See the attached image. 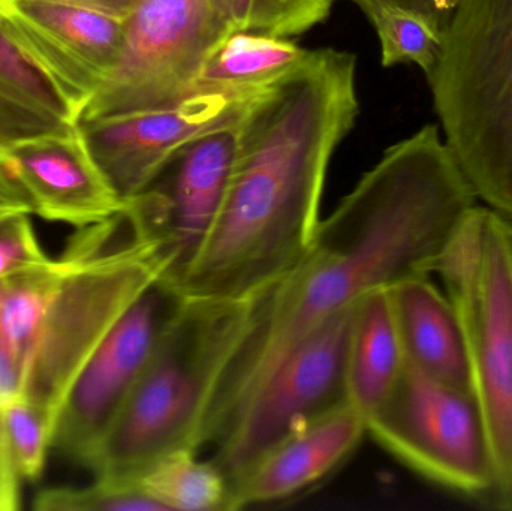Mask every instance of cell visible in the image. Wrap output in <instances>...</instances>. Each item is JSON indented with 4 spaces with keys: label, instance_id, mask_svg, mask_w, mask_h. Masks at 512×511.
Wrapping results in <instances>:
<instances>
[{
    "label": "cell",
    "instance_id": "6da1fadb",
    "mask_svg": "<svg viewBox=\"0 0 512 511\" xmlns=\"http://www.w3.org/2000/svg\"><path fill=\"white\" fill-rule=\"evenodd\" d=\"M477 200L441 126L429 123L388 147L319 221L300 261L254 300L248 335L210 405L203 446L224 437L280 360L333 315L373 288L435 273Z\"/></svg>",
    "mask_w": 512,
    "mask_h": 511
},
{
    "label": "cell",
    "instance_id": "7a4b0ae2",
    "mask_svg": "<svg viewBox=\"0 0 512 511\" xmlns=\"http://www.w3.org/2000/svg\"><path fill=\"white\" fill-rule=\"evenodd\" d=\"M355 69L348 51H309L249 102L224 207L180 297L255 300L300 261L321 221L331 156L360 113Z\"/></svg>",
    "mask_w": 512,
    "mask_h": 511
},
{
    "label": "cell",
    "instance_id": "3957f363",
    "mask_svg": "<svg viewBox=\"0 0 512 511\" xmlns=\"http://www.w3.org/2000/svg\"><path fill=\"white\" fill-rule=\"evenodd\" d=\"M252 312L254 300L182 297L87 470L135 482L168 453L198 452L210 405L248 335Z\"/></svg>",
    "mask_w": 512,
    "mask_h": 511
},
{
    "label": "cell",
    "instance_id": "277c9868",
    "mask_svg": "<svg viewBox=\"0 0 512 511\" xmlns=\"http://www.w3.org/2000/svg\"><path fill=\"white\" fill-rule=\"evenodd\" d=\"M427 81L475 195L512 219V0H460Z\"/></svg>",
    "mask_w": 512,
    "mask_h": 511
},
{
    "label": "cell",
    "instance_id": "5b68a950",
    "mask_svg": "<svg viewBox=\"0 0 512 511\" xmlns=\"http://www.w3.org/2000/svg\"><path fill=\"white\" fill-rule=\"evenodd\" d=\"M125 216L81 228L59 258L51 294L23 372L20 396L56 425L72 381L126 309L162 275L158 255L132 233Z\"/></svg>",
    "mask_w": 512,
    "mask_h": 511
},
{
    "label": "cell",
    "instance_id": "8992f818",
    "mask_svg": "<svg viewBox=\"0 0 512 511\" xmlns=\"http://www.w3.org/2000/svg\"><path fill=\"white\" fill-rule=\"evenodd\" d=\"M435 273L468 336L472 390L492 447L495 482L483 504L512 511V219L477 204Z\"/></svg>",
    "mask_w": 512,
    "mask_h": 511
},
{
    "label": "cell",
    "instance_id": "52a82bcc",
    "mask_svg": "<svg viewBox=\"0 0 512 511\" xmlns=\"http://www.w3.org/2000/svg\"><path fill=\"white\" fill-rule=\"evenodd\" d=\"M367 434L448 491L481 504L492 491V447L474 390L439 383L409 360L393 392L367 419Z\"/></svg>",
    "mask_w": 512,
    "mask_h": 511
},
{
    "label": "cell",
    "instance_id": "ba28073f",
    "mask_svg": "<svg viewBox=\"0 0 512 511\" xmlns=\"http://www.w3.org/2000/svg\"><path fill=\"white\" fill-rule=\"evenodd\" d=\"M230 33L212 0H140L125 17L116 66L77 123L174 107L191 98L204 63Z\"/></svg>",
    "mask_w": 512,
    "mask_h": 511
},
{
    "label": "cell",
    "instance_id": "9c48e42d",
    "mask_svg": "<svg viewBox=\"0 0 512 511\" xmlns=\"http://www.w3.org/2000/svg\"><path fill=\"white\" fill-rule=\"evenodd\" d=\"M237 125L186 141L125 203L122 213L132 236L156 252L162 266L159 279L176 293L224 207L236 159Z\"/></svg>",
    "mask_w": 512,
    "mask_h": 511
},
{
    "label": "cell",
    "instance_id": "30bf717a",
    "mask_svg": "<svg viewBox=\"0 0 512 511\" xmlns=\"http://www.w3.org/2000/svg\"><path fill=\"white\" fill-rule=\"evenodd\" d=\"M354 305L289 351L213 446L210 461L225 474L230 488L289 432L349 402L346 365Z\"/></svg>",
    "mask_w": 512,
    "mask_h": 511
},
{
    "label": "cell",
    "instance_id": "8fae6325",
    "mask_svg": "<svg viewBox=\"0 0 512 511\" xmlns=\"http://www.w3.org/2000/svg\"><path fill=\"white\" fill-rule=\"evenodd\" d=\"M182 297L158 279L126 309L66 392L51 450L86 468L134 392Z\"/></svg>",
    "mask_w": 512,
    "mask_h": 511
},
{
    "label": "cell",
    "instance_id": "7c38bea8",
    "mask_svg": "<svg viewBox=\"0 0 512 511\" xmlns=\"http://www.w3.org/2000/svg\"><path fill=\"white\" fill-rule=\"evenodd\" d=\"M258 93H195L174 107L81 120L77 129L96 167L125 204L186 141L239 122Z\"/></svg>",
    "mask_w": 512,
    "mask_h": 511
},
{
    "label": "cell",
    "instance_id": "4fadbf2b",
    "mask_svg": "<svg viewBox=\"0 0 512 511\" xmlns=\"http://www.w3.org/2000/svg\"><path fill=\"white\" fill-rule=\"evenodd\" d=\"M0 20L77 107L78 117L122 53L125 18L45 0H8Z\"/></svg>",
    "mask_w": 512,
    "mask_h": 511
},
{
    "label": "cell",
    "instance_id": "5bb4252c",
    "mask_svg": "<svg viewBox=\"0 0 512 511\" xmlns=\"http://www.w3.org/2000/svg\"><path fill=\"white\" fill-rule=\"evenodd\" d=\"M0 156L39 218L84 228L125 209L96 167L77 125L68 132L3 146Z\"/></svg>",
    "mask_w": 512,
    "mask_h": 511
},
{
    "label": "cell",
    "instance_id": "9a60e30c",
    "mask_svg": "<svg viewBox=\"0 0 512 511\" xmlns=\"http://www.w3.org/2000/svg\"><path fill=\"white\" fill-rule=\"evenodd\" d=\"M367 417L346 402L271 446L230 488V511L286 500L336 470L360 446Z\"/></svg>",
    "mask_w": 512,
    "mask_h": 511
},
{
    "label": "cell",
    "instance_id": "2e32d148",
    "mask_svg": "<svg viewBox=\"0 0 512 511\" xmlns=\"http://www.w3.org/2000/svg\"><path fill=\"white\" fill-rule=\"evenodd\" d=\"M406 359L433 380L472 390L471 354L459 311L430 276L390 287Z\"/></svg>",
    "mask_w": 512,
    "mask_h": 511
},
{
    "label": "cell",
    "instance_id": "e0dca14e",
    "mask_svg": "<svg viewBox=\"0 0 512 511\" xmlns=\"http://www.w3.org/2000/svg\"><path fill=\"white\" fill-rule=\"evenodd\" d=\"M390 288H373L355 300L348 345V399L369 419L390 396L406 366Z\"/></svg>",
    "mask_w": 512,
    "mask_h": 511
},
{
    "label": "cell",
    "instance_id": "ac0fdd59",
    "mask_svg": "<svg viewBox=\"0 0 512 511\" xmlns=\"http://www.w3.org/2000/svg\"><path fill=\"white\" fill-rule=\"evenodd\" d=\"M307 56L309 51L288 38L233 32L204 63L195 93H258L295 71Z\"/></svg>",
    "mask_w": 512,
    "mask_h": 511
},
{
    "label": "cell",
    "instance_id": "d6986e66",
    "mask_svg": "<svg viewBox=\"0 0 512 511\" xmlns=\"http://www.w3.org/2000/svg\"><path fill=\"white\" fill-rule=\"evenodd\" d=\"M197 453H168L141 474L138 483L162 511H230L227 477Z\"/></svg>",
    "mask_w": 512,
    "mask_h": 511
},
{
    "label": "cell",
    "instance_id": "ffe728a7",
    "mask_svg": "<svg viewBox=\"0 0 512 511\" xmlns=\"http://www.w3.org/2000/svg\"><path fill=\"white\" fill-rule=\"evenodd\" d=\"M0 96L39 113L77 125V107L2 20Z\"/></svg>",
    "mask_w": 512,
    "mask_h": 511
},
{
    "label": "cell",
    "instance_id": "44dd1931",
    "mask_svg": "<svg viewBox=\"0 0 512 511\" xmlns=\"http://www.w3.org/2000/svg\"><path fill=\"white\" fill-rule=\"evenodd\" d=\"M378 33L385 68L412 63L429 77L441 56L444 32L420 15L385 0H352Z\"/></svg>",
    "mask_w": 512,
    "mask_h": 511
},
{
    "label": "cell",
    "instance_id": "7402d4cb",
    "mask_svg": "<svg viewBox=\"0 0 512 511\" xmlns=\"http://www.w3.org/2000/svg\"><path fill=\"white\" fill-rule=\"evenodd\" d=\"M334 0H212L216 14L233 32L291 38L330 15Z\"/></svg>",
    "mask_w": 512,
    "mask_h": 511
},
{
    "label": "cell",
    "instance_id": "603a6c76",
    "mask_svg": "<svg viewBox=\"0 0 512 511\" xmlns=\"http://www.w3.org/2000/svg\"><path fill=\"white\" fill-rule=\"evenodd\" d=\"M38 511H162L143 491L138 480L95 477L81 488L42 489L33 498Z\"/></svg>",
    "mask_w": 512,
    "mask_h": 511
},
{
    "label": "cell",
    "instance_id": "cb8c5ba5",
    "mask_svg": "<svg viewBox=\"0 0 512 511\" xmlns=\"http://www.w3.org/2000/svg\"><path fill=\"white\" fill-rule=\"evenodd\" d=\"M5 431L15 470L23 482L41 479L45 459L51 450L54 422L23 396L15 398L5 411Z\"/></svg>",
    "mask_w": 512,
    "mask_h": 511
},
{
    "label": "cell",
    "instance_id": "d4e9b609",
    "mask_svg": "<svg viewBox=\"0 0 512 511\" xmlns=\"http://www.w3.org/2000/svg\"><path fill=\"white\" fill-rule=\"evenodd\" d=\"M51 261L33 230L29 215L0 219V281Z\"/></svg>",
    "mask_w": 512,
    "mask_h": 511
},
{
    "label": "cell",
    "instance_id": "484cf974",
    "mask_svg": "<svg viewBox=\"0 0 512 511\" xmlns=\"http://www.w3.org/2000/svg\"><path fill=\"white\" fill-rule=\"evenodd\" d=\"M21 213L33 215L32 204L0 156V219Z\"/></svg>",
    "mask_w": 512,
    "mask_h": 511
},
{
    "label": "cell",
    "instance_id": "4316f807",
    "mask_svg": "<svg viewBox=\"0 0 512 511\" xmlns=\"http://www.w3.org/2000/svg\"><path fill=\"white\" fill-rule=\"evenodd\" d=\"M420 15L444 32L460 0H385Z\"/></svg>",
    "mask_w": 512,
    "mask_h": 511
},
{
    "label": "cell",
    "instance_id": "83f0119b",
    "mask_svg": "<svg viewBox=\"0 0 512 511\" xmlns=\"http://www.w3.org/2000/svg\"><path fill=\"white\" fill-rule=\"evenodd\" d=\"M45 2L68 3V5L81 6V8L105 12L114 17L125 18L140 0H45Z\"/></svg>",
    "mask_w": 512,
    "mask_h": 511
},
{
    "label": "cell",
    "instance_id": "f1b7e54d",
    "mask_svg": "<svg viewBox=\"0 0 512 511\" xmlns=\"http://www.w3.org/2000/svg\"><path fill=\"white\" fill-rule=\"evenodd\" d=\"M8 0H0V14H2L3 9H5V5Z\"/></svg>",
    "mask_w": 512,
    "mask_h": 511
},
{
    "label": "cell",
    "instance_id": "f546056e",
    "mask_svg": "<svg viewBox=\"0 0 512 511\" xmlns=\"http://www.w3.org/2000/svg\"><path fill=\"white\" fill-rule=\"evenodd\" d=\"M3 147V144H2V141H0V149H2Z\"/></svg>",
    "mask_w": 512,
    "mask_h": 511
}]
</instances>
